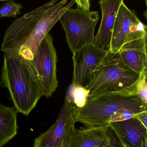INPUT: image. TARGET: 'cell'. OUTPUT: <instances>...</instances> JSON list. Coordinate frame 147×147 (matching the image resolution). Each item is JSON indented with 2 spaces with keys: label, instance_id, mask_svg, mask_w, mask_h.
<instances>
[{
  "label": "cell",
  "instance_id": "obj_18",
  "mask_svg": "<svg viewBox=\"0 0 147 147\" xmlns=\"http://www.w3.org/2000/svg\"><path fill=\"white\" fill-rule=\"evenodd\" d=\"M91 0H75L78 8L84 10H90Z\"/></svg>",
  "mask_w": 147,
  "mask_h": 147
},
{
  "label": "cell",
  "instance_id": "obj_3",
  "mask_svg": "<svg viewBox=\"0 0 147 147\" xmlns=\"http://www.w3.org/2000/svg\"><path fill=\"white\" fill-rule=\"evenodd\" d=\"M77 122L86 127H99L135 117L147 111V105L137 95L109 94L88 98L81 108L74 105Z\"/></svg>",
  "mask_w": 147,
  "mask_h": 147
},
{
  "label": "cell",
  "instance_id": "obj_5",
  "mask_svg": "<svg viewBox=\"0 0 147 147\" xmlns=\"http://www.w3.org/2000/svg\"><path fill=\"white\" fill-rule=\"evenodd\" d=\"M99 20L97 11L84 10L78 7L70 8L62 15L59 21L72 53L85 45L94 44L95 28Z\"/></svg>",
  "mask_w": 147,
  "mask_h": 147
},
{
  "label": "cell",
  "instance_id": "obj_13",
  "mask_svg": "<svg viewBox=\"0 0 147 147\" xmlns=\"http://www.w3.org/2000/svg\"><path fill=\"white\" fill-rule=\"evenodd\" d=\"M109 125L123 147H142L147 129L136 117L111 123Z\"/></svg>",
  "mask_w": 147,
  "mask_h": 147
},
{
  "label": "cell",
  "instance_id": "obj_12",
  "mask_svg": "<svg viewBox=\"0 0 147 147\" xmlns=\"http://www.w3.org/2000/svg\"><path fill=\"white\" fill-rule=\"evenodd\" d=\"M123 0H100L102 20L94 38V44L106 51L110 50L111 41L117 11Z\"/></svg>",
  "mask_w": 147,
  "mask_h": 147
},
{
  "label": "cell",
  "instance_id": "obj_2",
  "mask_svg": "<svg viewBox=\"0 0 147 147\" xmlns=\"http://www.w3.org/2000/svg\"><path fill=\"white\" fill-rule=\"evenodd\" d=\"M0 85L9 91L17 112L28 116L43 96L40 81L30 60L4 54Z\"/></svg>",
  "mask_w": 147,
  "mask_h": 147
},
{
  "label": "cell",
  "instance_id": "obj_9",
  "mask_svg": "<svg viewBox=\"0 0 147 147\" xmlns=\"http://www.w3.org/2000/svg\"><path fill=\"white\" fill-rule=\"evenodd\" d=\"M146 26L142 22L135 27L118 53L125 65L140 74L144 71L146 62Z\"/></svg>",
  "mask_w": 147,
  "mask_h": 147
},
{
  "label": "cell",
  "instance_id": "obj_11",
  "mask_svg": "<svg viewBox=\"0 0 147 147\" xmlns=\"http://www.w3.org/2000/svg\"><path fill=\"white\" fill-rule=\"evenodd\" d=\"M142 22L135 10L128 7L123 1L119 7L114 23L110 51L118 53L130 32Z\"/></svg>",
  "mask_w": 147,
  "mask_h": 147
},
{
  "label": "cell",
  "instance_id": "obj_16",
  "mask_svg": "<svg viewBox=\"0 0 147 147\" xmlns=\"http://www.w3.org/2000/svg\"><path fill=\"white\" fill-rule=\"evenodd\" d=\"M22 8V4L16 3L13 0L7 1L0 8V18L16 17L20 14Z\"/></svg>",
  "mask_w": 147,
  "mask_h": 147
},
{
  "label": "cell",
  "instance_id": "obj_14",
  "mask_svg": "<svg viewBox=\"0 0 147 147\" xmlns=\"http://www.w3.org/2000/svg\"><path fill=\"white\" fill-rule=\"evenodd\" d=\"M17 110L0 105V147H3L17 134Z\"/></svg>",
  "mask_w": 147,
  "mask_h": 147
},
{
  "label": "cell",
  "instance_id": "obj_20",
  "mask_svg": "<svg viewBox=\"0 0 147 147\" xmlns=\"http://www.w3.org/2000/svg\"><path fill=\"white\" fill-rule=\"evenodd\" d=\"M146 50H147V58L146 62V65H145V69H144V71L145 73V77H146V81L147 83V26H146Z\"/></svg>",
  "mask_w": 147,
  "mask_h": 147
},
{
  "label": "cell",
  "instance_id": "obj_4",
  "mask_svg": "<svg viewBox=\"0 0 147 147\" xmlns=\"http://www.w3.org/2000/svg\"><path fill=\"white\" fill-rule=\"evenodd\" d=\"M140 75L124 63L119 53L110 51L92 73L86 87L88 98L109 94L136 95Z\"/></svg>",
  "mask_w": 147,
  "mask_h": 147
},
{
  "label": "cell",
  "instance_id": "obj_1",
  "mask_svg": "<svg viewBox=\"0 0 147 147\" xmlns=\"http://www.w3.org/2000/svg\"><path fill=\"white\" fill-rule=\"evenodd\" d=\"M51 0L15 20L7 30L8 42L17 56L32 60L37 49L62 15L75 3Z\"/></svg>",
  "mask_w": 147,
  "mask_h": 147
},
{
  "label": "cell",
  "instance_id": "obj_17",
  "mask_svg": "<svg viewBox=\"0 0 147 147\" xmlns=\"http://www.w3.org/2000/svg\"><path fill=\"white\" fill-rule=\"evenodd\" d=\"M136 95L147 105V83L143 71L140 73L136 85Z\"/></svg>",
  "mask_w": 147,
  "mask_h": 147
},
{
  "label": "cell",
  "instance_id": "obj_15",
  "mask_svg": "<svg viewBox=\"0 0 147 147\" xmlns=\"http://www.w3.org/2000/svg\"><path fill=\"white\" fill-rule=\"evenodd\" d=\"M74 104L77 108L83 107L88 99L89 91L84 87L79 86H70L69 90Z\"/></svg>",
  "mask_w": 147,
  "mask_h": 147
},
{
  "label": "cell",
  "instance_id": "obj_22",
  "mask_svg": "<svg viewBox=\"0 0 147 147\" xmlns=\"http://www.w3.org/2000/svg\"><path fill=\"white\" fill-rule=\"evenodd\" d=\"M146 9L145 10V12L143 13V15H144V17L147 20V0L146 1Z\"/></svg>",
  "mask_w": 147,
  "mask_h": 147
},
{
  "label": "cell",
  "instance_id": "obj_23",
  "mask_svg": "<svg viewBox=\"0 0 147 147\" xmlns=\"http://www.w3.org/2000/svg\"><path fill=\"white\" fill-rule=\"evenodd\" d=\"M0 1H7V0H0Z\"/></svg>",
  "mask_w": 147,
  "mask_h": 147
},
{
  "label": "cell",
  "instance_id": "obj_6",
  "mask_svg": "<svg viewBox=\"0 0 147 147\" xmlns=\"http://www.w3.org/2000/svg\"><path fill=\"white\" fill-rule=\"evenodd\" d=\"M74 105L68 95L56 121L35 138L34 147H66L75 129Z\"/></svg>",
  "mask_w": 147,
  "mask_h": 147
},
{
  "label": "cell",
  "instance_id": "obj_24",
  "mask_svg": "<svg viewBox=\"0 0 147 147\" xmlns=\"http://www.w3.org/2000/svg\"><path fill=\"white\" fill-rule=\"evenodd\" d=\"M11 1V0H7V1Z\"/></svg>",
  "mask_w": 147,
  "mask_h": 147
},
{
  "label": "cell",
  "instance_id": "obj_8",
  "mask_svg": "<svg viewBox=\"0 0 147 147\" xmlns=\"http://www.w3.org/2000/svg\"><path fill=\"white\" fill-rule=\"evenodd\" d=\"M109 52L91 44L85 45L73 53V79L70 86L86 88L90 83L92 73Z\"/></svg>",
  "mask_w": 147,
  "mask_h": 147
},
{
  "label": "cell",
  "instance_id": "obj_19",
  "mask_svg": "<svg viewBox=\"0 0 147 147\" xmlns=\"http://www.w3.org/2000/svg\"><path fill=\"white\" fill-rule=\"evenodd\" d=\"M135 117L142 123L147 129V111L138 114Z\"/></svg>",
  "mask_w": 147,
  "mask_h": 147
},
{
  "label": "cell",
  "instance_id": "obj_21",
  "mask_svg": "<svg viewBox=\"0 0 147 147\" xmlns=\"http://www.w3.org/2000/svg\"><path fill=\"white\" fill-rule=\"evenodd\" d=\"M141 147H147V132L145 139L142 142V146Z\"/></svg>",
  "mask_w": 147,
  "mask_h": 147
},
{
  "label": "cell",
  "instance_id": "obj_10",
  "mask_svg": "<svg viewBox=\"0 0 147 147\" xmlns=\"http://www.w3.org/2000/svg\"><path fill=\"white\" fill-rule=\"evenodd\" d=\"M66 147H124L109 125L75 129Z\"/></svg>",
  "mask_w": 147,
  "mask_h": 147
},
{
  "label": "cell",
  "instance_id": "obj_7",
  "mask_svg": "<svg viewBox=\"0 0 147 147\" xmlns=\"http://www.w3.org/2000/svg\"><path fill=\"white\" fill-rule=\"evenodd\" d=\"M30 61L40 81L43 96L47 98L51 96L58 87L57 57L50 34L44 38Z\"/></svg>",
  "mask_w": 147,
  "mask_h": 147
}]
</instances>
